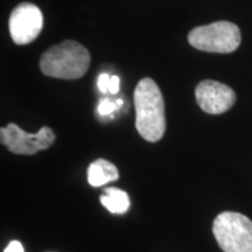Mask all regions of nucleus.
<instances>
[{
  "mask_svg": "<svg viewBox=\"0 0 252 252\" xmlns=\"http://www.w3.org/2000/svg\"><path fill=\"white\" fill-rule=\"evenodd\" d=\"M135 128L145 140L157 143L166 131L165 103L161 91L152 78L145 77L134 89Z\"/></svg>",
  "mask_w": 252,
  "mask_h": 252,
  "instance_id": "f257e3e1",
  "label": "nucleus"
},
{
  "mask_svg": "<svg viewBox=\"0 0 252 252\" xmlns=\"http://www.w3.org/2000/svg\"><path fill=\"white\" fill-rule=\"evenodd\" d=\"M90 65V54L81 43L65 40L50 47L40 59V69L46 76L60 80H77L86 75Z\"/></svg>",
  "mask_w": 252,
  "mask_h": 252,
  "instance_id": "f03ea898",
  "label": "nucleus"
},
{
  "mask_svg": "<svg viewBox=\"0 0 252 252\" xmlns=\"http://www.w3.org/2000/svg\"><path fill=\"white\" fill-rule=\"evenodd\" d=\"M213 234L223 252H252V220L243 214H219L214 220Z\"/></svg>",
  "mask_w": 252,
  "mask_h": 252,
  "instance_id": "7ed1b4c3",
  "label": "nucleus"
},
{
  "mask_svg": "<svg viewBox=\"0 0 252 252\" xmlns=\"http://www.w3.org/2000/svg\"><path fill=\"white\" fill-rule=\"evenodd\" d=\"M241 31L237 25L230 21H216L195 27L188 34V42L194 48L219 54L235 52L241 45Z\"/></svg>",
  "mask_w": 252,
  "mask_h": 252,
  "instance_id": "20e7f679",
  "label": "nucleus"
},
{
  "mask_svg": "<svg viewBox=\"0 0 252 252\" xmlns=\"http://www.w3.org/2000/svg\"><path fill=\"white\" fill-rule=\"evenodd\" d=\"M0 141L9 152L21 156H33L49 149L55 141L54 132L48 126L41 127L37 133H28L14 123L0 128Z\"/></svg>",
  "mask_w": 252,
  "mask_h": 252,
  "instance_id": "39448f33",
  "label": "nucleus"
},
{
  "mask_svg": "<svg viewBox=\"0 0 252 252\" xmlns=\"http://www.w3.org/2000/svg\"><path fill=\"white\" fill-rule=\"evenodd\" d=\"M8 26L12 40L17 45H28L33 42L42 31V12L34 4L23 2L12 11Z\"/></svg>",
  "mask_w": 252,
  "mask_h": 252,
  "instance_id": "423d86ee",
  "label": "nucleus"
},
{
  "mask_svg": "<svg viewBox=\"0 0 252 252\" xmlns=\"http://www.w3.org/2000/svg\"><path fill=\"white\" fill-rule=\"evenodd\" d=\"M197 105L210 115H220L234 106L236 94L231 88L220 82L206 80L200 82L195 89Z\"/></svg>",
  "mask_w": 252,
  "mask_h": 252,
  "instance_id": "0eeeda50",
  "label": "nucleus"
},
{
  "mask_svg": "<svg viewBox=\"0 0 252 252\" xmlns=\"http://www.w3.org/2000/svg\"><path fill=\"white\" fill-rule=\"evenodd\" d=\"M119 173L117 167L105 159H97L88 167V182L93 187H102L117 181Z\"/></svg>",
  "mask_w": 252,
  "mask_h": 252,
  "instance_id": "6e6552de",
  "label": "nucleus"
},
{
  "mask_svg": "<svg viewBox=\"0 0 252 252\" xmlns=\"http://www.w3.org/2000/svg\"><path fill=\"white\" fill-rule=\"evenodd\" d=\"M100 203L110 213L124 214L130 208V197L127 193L122 189L109 187L104 189L102 196H100Z\"/></svg>",
  "mask_w": 252,
  "mask_h": 252,
  "instance_id": "1a4fd4ad",
  "label": "nucleus"
},
{
  "mask_svg": "<svg viewBox=\"0 0 252 252\" xmlns=\"http://www.w3.org/2000/svg\"><path fill=\"white\" fill-rule=\"evenodd\" d=\"M118 109H119V105L117 100L112 102V100H110L108 98H103L100 99L98 108H97V111H98L100 116H109V115H112V113Z\"/></svg>",
  "mask_w": 252,
  "mask_h": 252,
  "instance_id": "9d476101",
  "label": "nucleus"
},
{
  "mask_svg": "<svg viewBox=\"0 0 252 252\" xmlns=\"http://www.w3.org/2000/svg\"><path fill=\"white\" fill-rule=\"evenodd\" d=\"M110 78H111V77H110L108 74H105V72H103V74L99 75L98 81H97V87H98L100 93L105 94V93H108V91H109Z\"/></svg>",
  "mask_w": 252,
  "mask_h": 252,
  "instance_id": "9b49d317",
  "label": "nucleus"
},
{
  "mask_svg": "<svg viewBox=\"0 0 252 252\" xmlns=\"http://www.w3.org/2000/svg\"><path fill=\"white\" fill-rule=\"evenodd\" d=\"M4 252H25L23 244L20 243L19 241H12L9 243L6 249L4 250Z\"/></svg>",
  "mask_w": 252,
  "mask_h": 252,
  "instance_id": "f8f14e48",
  "label": "nucleus"
},
{
  "mask_svg": "<svg viewBox=\"0 0 252 252\" xmlns=\"http://www.w3.org/2000/svg\"><path fill=\"white\" fill-rule=\"evenodd\" d=\"M119 81L118 76H111L110 78V84H109V93L110 94H117L119 91Z\"/></svg>",
  "mask_w": 252,
  "mask_h": 252,
  "instance_id": "ddd939ff",
  "label": "nucleus"
}]
</instances>
